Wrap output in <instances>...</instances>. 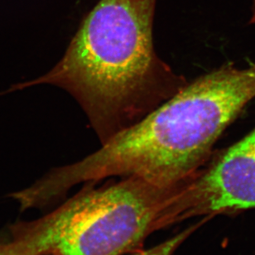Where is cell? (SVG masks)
<instances>
[{"instance_id":"1","label":"cell","mask_w":255,"mask_h":255,"mask_svg":"<svg viewBox=\"0 0 255 255\" xmlns=\"http://www.w3.org/2000/svg\"><path fill=\"white\" fill-rule=\"evenodd\" d=\"M255 97V64L226 65L188 82L141 121L73 164L38 182L47 201L83 182L134 177L162 187L182 184L208 162L214 145Z\"/></svg>"},{"instance_id":"2","label":"cell","mask_w":255,"mask_h":255,"mask_svg":"<svg viewBox=\"0 0 255 255\" xmlns=\"http://www.w3.org/2000/svg\"><path fill=\"white\" fill-rule=\"evenodd\" d=\"M157 0H100L59 63L36 81L80 104L104 144L172 98L188 81L155 51Z\"/></svg>"},{"instance_id":"3","label":"cell","mask_w":255,"mask_h":255,"mask_svg":"<svg viewBox=\"0 0 255 255\" xmlns=\"http://www.w3.org/2000/svg\"><path fill=\"white\" fill-rule=\"evenodd\" d=\"M186 182L162 187L137 177L86 187L13 237L29 255H123L158 231V222Z\"/></svg>"},{"instance_id":"4","label":"cell","mask_w":255,"mask_h":255,"mask_svg":"<svg viewBox=\"0 0 255 255\" xmlns=\"http://www.w3.org/2000/svg\"><path fill=\"white\" fill-rule=\"evenodd\" d=\"M205 166L167 205L159 230L197 216L255 207V128Z\"/></svg>"},{"instance_id":"5","label":"cell","mask_w":255,"mask_h":255,"mask_svg":"<svg viewBox=\"0 0 255 255\" xmlns=\"http://www.w3.org/2000/svg\"><path fill=\"white\" fill-rule=\"evenodd\" d=\"M203 222L194 225L189 228L186 229L185 231L177 234L172 238L168 239L164 242H162V243L159 244L157 246H153L152 248L146 250V251H140L139 252H137V254L133 255H172L175 253V251H177V249L182 246V244Z\"/></svg>"},{"instance_id":"6","label":"cell","mask_w":255,"mask_h":255,"mask_svg":"<svg viewBox=\"0 0 255 255\" xmlns=\"http://www.w3.org/2000/svg\"><path fill=\"white\" fill-rule=\"evenodd\" d=\"M0 255H29L23 251L20 244L12 237L11 240L0 241Z\"/></svg>"},{"instance_id":"7","label":"cell","mask_w":255,"mask_h":255,"mask_svg":"<svg viewBox=\"0 0 255 255\" xmlns=\"http://www.w3.org/2000/svg\"><path fill=\"white\" fill-rule=\"evenodd\" d=\"M251 22L255 23V0H253V7H252V17Z\"/></svg>"}]
</instances>
